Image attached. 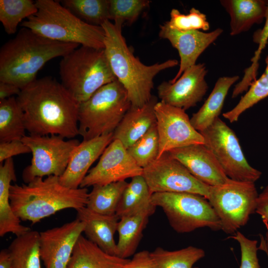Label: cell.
Instances as JSON below:
<instances>
[{"mask_svg":"<svg viewBox=\"0 0 268 268\" xmlns=\"http://www.w3.org/2000/svg\"><path fill=\"white\" fill-rule=\"evenodd\" d=\"M29 135H79L78 103L54 77L36 79L16 97Z\"/></svg>","mask_w":268,"mask_h":268,"instance_id":"1","label":"cell"},{"mask_svg":"<svg viewBox=\"0 0 268 268\" xmlns=\"http://www.w3.org/2000/svg\"><path fill=\"white\" fill-rule=\"evenodd\" d=\"M80 46L41 36L22 27L0 49V81L22 89L36 80L38 71L48 61L72 52Z\"/></svg>","mask_w":268,"mask_h":268,"instance_id":"2","label":"cell"},{"mask_svg":"<svg viewBox=\"0 0 268 268\" xmlns=\"http://www.w3.org/2000/svg\"><path fill=\"white\" fill-rule=\"evenodd\" d=\"M123 24L107 20L102 25L105 31L104 51L117 79L127 91L132 106L140 107L152 97L154 77L160 71L176 66V60H168L151 66L142 64L128 47L122 32Z\"/></svg>","mask_w":268,"mask_h":268,"instance_id":"3","label":"cell"},{"mask_svg":"<svg viewBox=\"0 0 268 268\" xmlns=\"http://www.w3.org/2000/svg\"><path fill=\"white\" fill-rule=\"evenodd\" d=\"M88 194L87 188L70 189L60 183L59 177L50 176L35 178L26 184L11 185L9 200L17 217L35 224L59 211L86 206Z\"/></svg>","mask_w":268,"mask_h":268,"instance_id":"4","label":"cell"},{"mask_svg":"<svg viewBox=\"0 0 268 268\" xmlns=\"http://www.w3.org/2000/svg\"><path fill=\"white\" fill-rule=\"evenodd\" d=\"M37 10L21 26L47 39L104 49L105 31L101 26L89 24L65 8L60 1L36 0Z\"/></svg>","mask_w":268,"mask_h":268,"instance_id":"5","label":"cell"},{"mask_svg":"<svg viewBox=\"0 0 268 268\" xmlns=\"http://www.w3.org/2000/svg\"><path fill=\"white\" fill-rule=\"evenodd\" d=\"M59 73L61 83L78 104L103 86L117 80L104 49L83 46L62 57Z\"/></svg>","mask_w":268,"mask_h":268,"instance_id":"6","label":"cell"},{"mask_svg":"<svg viewBox=\"0 0 268 268\" xmlns=\"http://www.w3.org/2000/svg\"><path fill=\"white\" fill-rule=\"evenodd\" d=\"M127 90L116 80L78 104L79 135L88 140L113 133L131 107Z\"/></svg>","mask_w":268,"mask_h":268,"instance_id":"7","label":"cell"},{"mask_svg":"<svg viewBox=\"0 0 268 268\" xmlns=\"http://www.w3.org/2000/svg\"><path fill=\"white\" fill-rule=\"evenodd\" d=\"M150 202L160 207L171 227L179 233L208 227L221 229L220 221L208 201L202 196L187 193H155Z\"/></svg>","mask_w":268,"mask_h":268,"instance_id":"8","label":"cell"},{"mask_svg":"<svg viewBox=\"0 0 268 268\" xmlns=\"http://www.w3.org/2000/svg\"><path fill=\"white\" fill-rule=\"evenodd\" d=\"M258 195L254 182L229 178L222 184L210 186L207 200L220 221L221 230L233 234L256 212Z\"/></svg>","mask_w":268,"mask_h":268,"instance_id":"9","label":"cell"},{"mask_svg":"<svg viewBox=\"0 0 268 268\" xmlns=\"http://www.w3.org/2000/svg\"><path fill=\"white\" fill-rule=\"evenodd\" d=\"M200 133L228 178L254 183L260 178L262 172L249 164L235 132L219 118Z\"/></svg>","mask_w":268,"mask_h":268,"instance_id":"10","label":"cell"},{"mask_svg":"<svg viewBox=\"0 0 268 268\" xmlns=\"http://www.w3.org/2000/svg\"><path fill=\"white\" fill-rule=\"evenodd\" d=\"M21 140L32 154L30 164L22 172V179L26 184L37 177H60L65 171L73 150L80 143L76 139L65 140L56 135H25Z\"/></svg>","mask_w":268,"mask_h":268,"instance_id":"11","label":"cell"},{"mask_svg":"<svg viewBox=\"0 0 268 268\" xmlns=\"http://www.w3.org/2000/svg\"><path fill=\"white\" fill-rule=\"evenodd\" d=\"M142 176L151 193H187L207 199L210 186L201 182L168 152L143 168Z\"/></svg>","mask_w":268,"mask_h":268,"instance_id":"12","label":"cell"},{"mask_svg":"<svg viewBox=\"0 0 268 268\" xmlns=\"http://www.w3.org/2000/svg\"><path fill=\"white\" fill-rule=\"evenodd\" d=\"M154 110L159 144L157 158L174 149L204 144L203 137L193 127L184 110L160 101L156 104Z\"/></svg>","mask_w":268,"mask_h":268,"instance_id":"13","label":"cell"},{"mask_svg":"<svg viewBox=\"0 0 268 268\" xmlns=\"http://www.w3.org/2000/svg\"><path fill=\"white\" fill-rule=\"evenodd\" d=\"M140 167L120 141H112L105 148L97 164L82 180L79 188L105 185L142 175Z\"/></svg>","mask_w":268,"mask_h":268,"instance_id":"14","label":"cell"},{"mask_svg":"<svg viewBox=\"0 0 268 268\" xmlns=\"http://www.w3.org/2000/svg\"><path fill=\"white\" fill-rule=\"evenodd\" d=\"M207 71L204 64L188 68L175 82L160 84L157 88L158 97L161 101L185 111L196 106L208 89L205 79Z\"/></svg>","mask_w":268,"mask_h":268,"instance_id":"15","label":"cell"},{"mask_svg":"<svg viewBox=\"0 0 268 268\" xmlns=\"http://www.w3.org/2000/svg\"><path fill=\"white\" fill-rule=\"evenodd\" d=\"M84 223L77 218L40 233V252L45 268H67Z\"/></svg>","mask_w":268,"mask_h":268,"instance_id":"16","label":"cell"},{"mask_svg":"<svg viewBox=\"0 0 268 268\" xmlns=\"http://www.w3.org/2000/svg\"><path fill=\"white\" fill-rule=\"evenodd\" d=\"M222 32L221 28L207 33L199 30L181 32L170 28L166 22L160 25L159 36L167 39L178 50L180 57L179 70L169 82H175L186 69L196 65L200 56Z\"/></svg>","mask_w":268,"mask_h":268,"instance_id":"17","label":"cell"},{"mask_svg":"<svg viewBox=\"0 0 268 268\" xmlns=\"http://www.w3.org/2000/svg\"><path fill=\"white\" fill-rule=\"evenodd\" d=\"M197 179L214 186L229 178L211 152L203 144H192L168 152Z\"/></svg>","mask_w":268,"mask_h":268,"instance_id":"18","label":"cell"},{"mask_svg":"<svg viewBox=\"0 0 268 268\" xmlns=\"http://www.w3.org/2000/svg\"><path fill=\"white\" fill-rule=\"evenodd\" d=\"M113 140L111 133L80 142L73 150L65 171L59 177L60 183L70 189L79 188L90 166Z\"/></svg>","mask_w":268,"mask_h":268,"instance_id":"19","label":"cell"},{"mask_svg":"<svg viewBox=\"0 0 268 268\" xmlns=\"http://www.w3.org/2000/svg\"><path fill=\"white\" fill-rule=\"evenodd\" d=\"M158 102L152 95L142 107L131 106L114 132L113 140H119L127 149L134 144L156 125L154 107Z\"/></svg>","mask_w":268,"mask_h":268,"instance_id":"20","label":"cell"},{"mask_svg":"<svg viewBox=\"0 0 268 268\" xmlns=\"http://www.w3.org/2000/svg\"><path fill=\"white\" fill-rule=\"evenodd\" d=\"M76 211V218L84 223L83 232L87 238L105 252L117 256V247L114 235L117 231L119 217L116 214H100L86 206Z\"/></svg>","mask_w":268,"mask_h":268,"instance_id":"21","label":"cell"},{"mask_svg":"<svg viewBox=\"0 0 268 268\" xmlns=\"http://www.w3.org/2000/svg\"><path fill=\"white\" fill-rule=\"evenodd\" d=\"M156 208L150 202L138 210L120 218L117 228V257L128 259L135 254L142 238L143 231Z\"/></svg>","mask_w":268,"mask_h":268,"instance_id":"22","label":"cell"},{"mask_svg":"<svg viewBox=\"0 0 268 268\" xmlns=\"http://www.w3.org/2000/svg\"><path fill=\"white\" fill-rule=\"evenodd\" d=\"M14 161L9 158L0 165V236L11 233L19 236L31 230L20 223V219L13 212L9 200L12 181L15 182Z\"/></svg>","mask_w":268,"mask_h":268,"instance_id":"23","label":"cell"},{"mask_svg":"<svg viewBox=\"0 0 268 268\" xmlns=\"http://www.w3.org/2000/svg\"><path fill=\"white\" fill-rule=\"evenodd\" d=\"M268 0H222L220 2L230 17V35L235 36L249 30L265 18Z\"/></svg>","mask_w":268,"mask_h":268,"instance_id":"24","label":"cell"},{"mask_svg":"<svg viewBox=\"0 0 268 268\" xmlns=\"http://www.w3.org/2000/svg\"><path fill=\"white\" fill-rule=\"evenodd\" d=\"M129 261L107 254L81 235L67 268H124Z\"/></svg>","mask_w":268,"mask_h":268,"instance_id":"25","label":"cell"},{"mask_svg":"<svg viewBox=\"0 0 268 268\" xmlns=\"http://www.w3.org/2000/svg\"><path fill=\"white\" fill-rule=\"evenodd\" d=\"M239 79V76H223L216 81L214 86L199 110L190 119L193 127L200 132L209 126L219 116L225 98L231 86Z\"/></svg>","mask_w":268,"mask_h":268,"instance_id":"26","label":"cell"},{"mask_svg":"<svg viewBox=\"0 0 268 268\" xmlns=\"http://www.w3.org/2000/svg\"><path fill=\"white\" fill-rule=\"evenodd\" d=\"M40 233L30 230L17 236L8 247L11 268H41Z\"/></svg>","mask_w":268,"mask_h":268,"instance_id":"27","label":"cell"},{"mask_svg":"<svg viewBox=\"0 0 268 268\" xmlns=\"http://www.w3.org/2000/svg\"><path fill=\"white\" fill-rule=\"evenodd\" d=\"M25 131L23 113L16 97L0 100V142L21 140Z\"/></svg>","mask_w":268,"mask_h":268,"instance_id":"28","label":"cell"},{"mask_svg":"<svg viewBox=\"0 0 268 268\" xmlns=\"http://www.w3.org/2000/svg\"><path fill=\"white\" fill-rule=\"evenodd\" d=\"M128 184L126 181L94 185L88 194L86 207L104 215L115 214L122 195Z\"/></svg>","mask_w":268,"mask_h":268,"instance_id":"29","label":"cell"},{"mask_svg":"<svg viewBox=\"0 0 268 268\" xmlns=\"http://www.w3.org/2000/svg\"><path fill=\"white\" fill-rule=\"evenodd\" d=\"M151 195L142 175L132 178L122 195L116 214L120 218L138 210L150 202Z\"/></svg>","mask_w":268,"mask_h":268,"instance_id":"30","label":"cell"},{"mask_svg":"<svg viewBox=\"0 0 268 268\" xmlns=\"http://www.w3.org/2000/svg\"><path fill=\"white\" fill-rule=\"evenodd\" d=\"M61 3L84 22L102 26L109 20V0H64Z\"/></svg>","mask_w":268,"mask_h":268,"instance_id":"31","label":"cell"},{"mask_svg":"<svg viewBox=\"0 0 268 268\" xmlns=\"http://www.w3.org/2000/svg\"><path fill=\"white\" fill-rule=\"evenodd\" d=\"M151 256L159 268H193L194 265L204 257L205 252L192 246L175 251L157 247L151 252Z\"/></svg>","mask_w":268,"mask_h":268,"instance_id":"32","label":"cell"},{"mask_svg":"<svg viewBox=\"0 0 268 268\" xmlns=\"http://www.w3.org/2000/svg\"><path fill=\"white\" fill-rule=\"evenodd\" d=\"M37 10L32 0H0V21L9 35L15 33L18 24Z\"/></svg>","mask_w":268,"mask_h":268,"instance_id":"33","label":"cell"},{"mask_svg":"<svg viewBox=\"0 0 268 268\" xmlns=\"http://www.w3.org/2000/svg\"><path fill=\"white\" fill-rule=\"evenodd\" d=\"M265 62L266 68L262 75L252 82L232 109L223 114V116L230 123L237 121L244 112L268 96V55Z\"/></svg>","mask_w":268,"mask_h":268,"instance_id":"34","label":"cell"},{"mask_svg":"<svg viewBox=\"0 0 268 268\" xmlns=\"http://www.w3.org/2000/svg\"><path fill=\"white\" fill-rule=\"evenodd\" d=\"M159 148L156 125L127 149L136 164L143 169L157 159Z\"/></svg>","mask_w":268,"mask_h":268,"instance_id":"35","label":"cell"},{"mask_svg":"<svg viewBox=\"0 0 268 268\" xmlns=\"http://www.w3.org/2000/svg\"><path fill=\"white\" fill-rule=\"evenodd\" d=\"M150 2L147 0H109V20L131 24Z\"/></svg>","mask_w":268,"mask_h":268,"instance_id":"36","label":"cell"},{"mask_svg":"<svg viewBox=\"0 0 268 268\" xmlns=\"http://www.w3.org/2000/svg\"><path fill=\"white\" fill-rule=\"evenodd\" d=\"M166 22L172 29L181 32L206 31L209 28L205 14L194 7H192L187 14L181 13L177 9H172L170 12V20Z\"/></svg>","mask_w":268,"mask_h":268,"instance_id":"37","label":"cell"},{"mask_svg":"<svg viewBox=\"0 0 268 268\" xmlns=\"http://www.w3.org/2000/svg\"><path fill=\"white\" fill-rule=\"evenodd\" d=\"M230 237L237 241L240 245L241 256L240 268H260L257 241L248 238L238 231Z\"/></svg>","mask_w":268,"mask_h":268,"instance_id":"38","label":"cell"},{"mask_svg":"<svg viewBox=\"0 0 268 268\" xmlns=\"http://www.w3.org/2000/svg\"><path fill=\"white\" fill-rule=\"evenodd\" d=\"M256 212L261 216L267 228L265 238H261L258 249L268 253V185L258 195Z\"/></svg>","mask_w":268,"mask_h":268,"instance_id":"39","label":"cell"},{"mask_svg":"<svg viewBox=\"0 0 268 268\" xmlns=\"http://www.w3.org/2000/svg\"><path fill=\"white\" fill-rule=\"evenodd\" d=\"M30 152V148L21 140L0 142V163L14 156Z\"/></svg>","mask_w":268,"mask_h":268,"instance_id":"40","label":"cell"},{"mask_svg":"<svg viewBox=\"0 0 268 268\" xmlns=\"http://www.w3.org/2000/svg\"><path fill=\"white\" fill-rule=\"evenodd\" d=\"M265 23L263 28L256 31L253 35V41L258 44V48L255 52L254 57L251 59V67H259V60L261 54L266 47L268 40V0L265 16Z\"/></svg>","mask_w":268,"mask_h":268,"instance_id":"41","label":"cell"},{"mask_svg":"<svg viewBox=\"0 0 268 268\" xmlns=\"http://www.w3.org/2000/svg\"><path fill=\"white\" fill-rule=\"evenodd\" d=\"M124 268H159L151 256V252L143 250L135 253Z\"/></svg>","mask_w":268,"mask_h":268,"instance_id":"42","label":"cell"},{"mask_svg":"<svg viewBox=\"0 0 268 268\" xmlns=\"http://www.w3.org/2000/svg\"><path fill=\"white\" fill-rule=\"evenodd\" d=\"M21 89L12 83L0 81V100L18 95Z\"/></svg>","mask_w":268,"mask_h":268,"instance_id":"43","label":"cell"},{"mask_svg":"<svg viewBox=\"0 0 268 268\" xmlns=\"http://www.w3.org/2000/svg\"><path fill=\"white\" fill-rule=\"evenodd\" d=\"M12 259L8 249H2L0 252V268H11Z\"/></svg>","mask_w":268,"mask_h":268,"instance_id":"44","label":"cell"},{"mask_svg":"<svg viewBox=\"0 0 268 268\" xmlns=\"http://www.w3.org/2000/svg\"></svg>","mask_w":268,"mask_h":268,"instance_id":"45","label":"cell"}]
</instances>
